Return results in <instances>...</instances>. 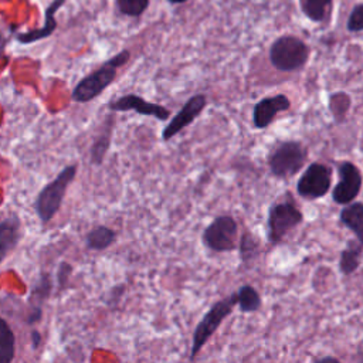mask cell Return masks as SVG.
I'll return each mask as SVG.
<instances>
[{
	"instance_id": "obj_27",
	"label": "cell",
	"mask_w": 363,
	"mask_h": 363,
	"mask_svg": "<svg viewBox=\"0 0 363 363\" xmlns=\"http://www.w3.org/2000/svg\"><path fill=\"white\" fill-rule=\"evenodd\" d=\"M43 313H44L43 306H30V311H28L27 318H26V323L30 325V326H33V325L41 322Z\"/></svg>"
},
{
	"instance_id": "obj_10",
	"label": "cell",
	"mask_w": 363,
	"mask_h": 363,
	"mask_svg": "<svg viewBox=\"0 0 363 363\" xmlns=\"http://www.w3.org/2000/svg\"><path fill=\"white\" fill-rule=\"evenodd\" d=\"M207 106V96L204 94L191 95L184 105L177 111V113L169 121V123L162 130V140L167 142L173 139L179 132L186 129L193 123Z\"/></svg>"
},
{
	"instance_id": "obj_25",
	"label": "cell",
	"mask_w": 363,
	"mask_h": 363,
	"mask_svg": "<svg viewBox=\"0 0 363 363\" xmlns=\"http://www.w3.org/2000/svg\"><path fill=\"white\" fill-rule=\"evenodd\" d=\"M346 28L350 33H359L363 31V3L356 4L346 21Z\"/></svg>"
},
{
	"instance_id": "obj_1",
	"label": "cell",
	"mask_w": 363,
	"mask_h": 363,
	"mask_svg": "<svg viewBox=\"0 0 363 363\" xmlns=\"http://www.w3.org/2000/svg\"><path fill=\"white\" fill-rule=\"evenodd\" d=\"M130 58L129 50H122L109 60H106L101 67H98L91 74L85 75L74 86L71 98L74 102L86 104L96 96H99L116 78L118 68L123 67Z\"/></svg>"
},
{
	"instance_id": "obj_23",
	"label": "cell",
	"mask_w": 363,
	"mask_h": 363,
	"mask_svg": "<svg viewBox=\"0 0 363 363\" xmlns=\"http://www.w3.org/2000/svg\"><path fill=\"white\" fill-rule=\"evenodd\" d=\"M302 13L313 23H320L326 18L332 0H299Z\"/></svg>"
},
{
	"instance_id": "obj_6",
	"label": "cell",
	"mask_w": 363,
	"mask_h": 363,
	"mask_svg": "<svg viewBox=\"0 0 363 363\" xmlns=\"http://www.w3.org/2000/svg\"><path fill=\"white\" fill-rule=\"evenodd\" d=\"M303 221V214L291 199L272 203L267 214V238L272 245L281 244L285 237Z\"/></svg>"
},
{
	"instance_id": "obj_18",
	"label": "cell",
	"mask_w": 363,
	"mask_h": 363,
	"mask_svg": "<svg viewBox=\"0 0 363 363\" xmlns=\"http://www.w3.org/2000/svg\"><path fill=\"white\" fill-rule=\"evenodd\" d=\"M362 252H363V244L359 240L349 241L346 244L339 258V269L343 275H350L357 269V267L360 265Z\"/></svg>"
},
{
	"instance_id": "obj_12",
	"label": "cell",
	"mask_w": 363,
	"mask_h": 363,
	"mask_svg": "<svg viewBox=\"0 0 363 363\" xmlns=\"http://www.w3.org/2000/svg\"><path fill=\"white\" fill-rule=\"evenodd\" d=\"M291 108V101L285 94L265 96L255 102L252 108V125L257 129H267L279 112Z\"/></svg>"
},
{
	"instance_id": "obj_21",
	"label": "cell",
	"mask_w": 363,
	"mask_h": 363,
	"mask_svg": "<svg viewBox=\"0 0 363 363\" xmlns=\"http://www.w3.org/2000/svg\"><path fill=\"white\" fill-rule=\"evenodd\" d=\"M237 306L240 309V312L242 313H252L259 311L261 305H262V299L259 292L250 284H244L241 285L237 291Z\"/></svg>"
},
{
	"instance_id": "obj_26",
	"label": "cell",
	"mask_w": 363,
	"mask_h": 363,
	"mask_svg": "<svg viewBox=\"0 0 363 363\" xmlns=\"http://www.w3.org/2000/svg\"><path fill=\"white\" fill-rule=\"evenodd\" d=\"M72 274V265L67 261H61L57 267V284L61 289L67 288L68 285V281H69V277Z\"/></svg>"
},
{
	"instance_id": "obj_11",
	"label": "cell",
	"mask_w": 363,
	"mask_h": 363,
	"mask_svg": "<svg viewBox=\"0 0 363 363\" xmlns=\"http://www.w3.org/2000/svg\"><path fill=\"white\" fill-rule=\"evenodd\" d=\"M106 108L112 112L135 111L139 115L152 116L160 122L167 121L172 113L166 106L146 101L145 98H142L140 95H136V94H125L116 99H112L106 104Z\"/></svg>"
},
{
	"instance_id": "obj_20",
	"label": "cell",
	"mask_w": 363,
	"mask_h": 363,
	"mask_svg": "<svg viewBox=\"0 0 363 363\" xmlns=\"http://www.w3.org/2000/svg\"><path fill=\"white\" fill-rule=\"evenodd\" d=\"M238 255L244 265L254 262L261 255V241L252 231H244L238 240Z\"/></svg>"
},
{
	"instance_id": "obj_7",
	"label": "cell",
	"mask_w": 363,
	"mask_h": 363,
	"mask_svg": "<svg viewBox=\"0 0 363 363\" xmlns=\"http://www.w3.org/2000/svg\"><path fill=\"white\" fill-rule=\"evenodd\" d=\"M201 242L213 252H231L238 248V224L228 214L217 216L201 233Z\"/></svg>"
},
{
	"instance_id": "obj_15",
	"label": "cell",
	"mask_w": 363,
	"mask_h": 363,
	"mask_svg": "<svg viewBox=\"0 0 363 363\" xmlns=\"http://www.w3.org/2000/svg\"><path fill=\"white\" fill-rule=\"evenodd\" d=\"M339 220L354 234L356 240L363 244V203L356 201L345 204L339 213Z\"/></svg>"
},
{
	"instance_id": "obj_5",
	"label": "cell",
	"mask_w": 363,
	"mask_h": 363,
	"mask_svg": "<svg viewBox=\"0 0 363 363\" xmlns=\"http://www.w3.org/2000/svg\"><path fill=\"white\" fill-rule=\"evenodd\" d=\"M306 157L308 150L299 140H284L269 150L267 164L277 179H289L303 167Z\"/></svg>"
},
{
	"instance_id": "obj_8",
	"label": "cell",
	"mask_w": 363,
	"mask_h": 363,
	"mask_svg": "<svg viewBox=\"0 0 363 363\" xmlns=\"http://www.w3.org/2000/svg\"><path fill=\"white\" fill-rule=\"evenodd\" d=\"M332 186V169L323 163H311L296 182V193L302 199L316 200L325 197Z\"/></svg>"
},
{
	"instance_id": "obj_3",
	"label": "cell",
	"mask_w": 363,
	"mask_h": 363,
	"mask_svg": "<svg viewBox=\"0 0 363 363\" xmlns=\"http://www.w3.org/2000/svg\"><path fill=\"white\" fill-rule=\"evenodd\" d=\"M234 306H237L235 292L216 301L210 306V309L203 315V318L196 325V329L193 332L189 360L196 359V356L203 349V346L208 342V339L216 333V330L221 326V323L227 319V316L231 315Z\"/></svg>"
},
{
	"instance_id": "obj_13",
	"label": "cell",
	"mask_w": 363,
	"mask_h": 363,
	"mask_svg": "<svg viewBox=\"0 0 363 363\" xmlns=\"http://www.w3.org/2000/svg\"><path fill=\"white\" fill-rule=\"evenodd\" d=\"M21 220L16 213L7 214L0 221V259L4 261L23 238Z\"/></svg>"
},
{
	"instance_id": "obj_2",
	"label": "cell",
	"mask_w": 363,
	"mask_h": 363,
	"mask_svg": "<svg viewBox=\"0 0 363 363\" xmlns=\"http://www.w3.org/2000/svg\"><path fill=\"white\" fill-rule=\"evenodd\" d=\"M77 176V164H67L37 194L33 206L43 225H47L61 208L67 190Z\"/></svg>"
},
{
	"instance_id": "obj_22",
	"label": "cell",
	"mask_w": 363,
	"mask_h": 363,
	"mask_svg": "<svg viewBox=\"0 0 363 363\" xmlns=\"http://www.w3.org/2000/svg\"><path fill=\"white\" fill-rule=\"evenodd\" d=\"M16 356V336L9 322L0 319V363H11Z\"/></svg>"
},
{
	"instance_id": "obj_14",
	"label": "cell",
	"mask_w": 363,
	"mask_h": 363,
	"mask_svg": "<svg viewBox=\"0 0 363 363\" xmlns=\"http://www.w3.org/2000/svg\"><path fill=\"white\" fill-rule=\"evenodd\" d=\"M64 1L65 0H54L45 9L44 26L41 28H35V30H30V31L16 34V40L21 44H31V43H35V41H40V40H44V38L50 37L54 33V30L57 28V21H55L54 14L57 13V10L61 9Z\"/></svg>"
},
{
	"instance_id": "obj_29",
	"label": "cell",
	"mask_w": 363,
	"mask_h": 363,
	"mask_svg": "<svg viewBox=\"0 0 363 363\" xmlns=\"http://www.w3.org/2000/svg\"><path fill=\"white\" fill-rule=\"evenodd\" d=\"M318 362H339L336 357H332V356H326V357H320V359H316Z\"/></svg>"
},
{
	"instance_id": "obj_19",
	"label": "cell",
	"mask_w": 363,
	"mask_h": 363,
	"mask_svg": "<svg viewBox=\"0 0 363 363\" xmlns=\"http://www.w3.org/2000/svg\"><path fill=\"white\" fill-rule=\"evenodd\" d=\"M52 278L47 271H43L38 274V277L34 279L31 291H30V296H28V302L30 306H43L44 302L50 298L51 292H52Z\"/></svg>"
},
{
	"instance_id": "obj_24",
	"label": "cell",
	"mask_w": 363,
	"mask_h": 363,
	"mask_svg": "<svg viewBox=\"0 0 363 363\" xmlns=\"http://www.w3.org/2000/svg\"><path fill=\"white\" fill-rule=\"evenodd\" d=\"M118 10L129 17L140 16L149 6V0H115Z\"/></svg>"
},
{
	"instance_id": "obj_17",
	"label": "cell",
	"mask_w": 363,
	"mask_h": 363,
	"mask_svg": "<svg viewBox=\"0 0 363 363\" xmlns=\"http://www.w3.org/2000/svg\"><path fill=\"white\" fill-rule=\"evenodd\" d=\"M112 116L108 118V123L105 125V129L95 138L89 147V162L94 166H101L109 147H111V140H112Z\"/></svg>"
},
{
	"instance_id": "obj_4",
	"label": "cell",
	"mask_w": 363,
	"mask_h": 363,
	"mask_svg": "<svg viewBox=\"0 0 363 363\" xmlns=\"http://www.w3.org/2000/svg\"><path fill=\"white\" fill-rule=\"evenodd\" d=\"M309 45L295 35H281L269 47L268 58L271 65L282 72L301 69L309 58Z\"/></svg>"
},
{
	"instance_id": "obj_31",
	"label": "cell",
	"mask_w": 363,
	"mask_h": 363,
	"mask_svg": "<svg viewBox=\"0 0 363 363\" xmlns=\"http://www.w3.org/2000/svg\"><path fill=\"white\" fill-rule=\"evenodd\" d=\"M167 1H170V3H173V4H177V3H184V1H187V0H167Z\"/></svg>"
},
{
	"instance_id": "obj_28",
	"label": "cell",
	"mask_w": 363,
	"mask_h": 363,
	"mask_svg": "<svg viewBox=\"0 0 363 363\" xmlns=\"http://www.w3.org/2000/svg\"><path fill=\"white\" fill-rule=\"evenodd\" d=\"M30 339H31V349L37 350L41 346L43 342V335L37 329H31L30 332Z\"/></svg>"
},
{
	"instance_id": "obj_16",
	"label": "cell",
	"mask_w": 363,
	"mask_h": 363,
	"mask_svg": "<svg viewBox=\"0 0 363 363\" xmlns=\"http://www.w3.org/2000/svg\"><path fill=\"white\" fill-rule=\"evenodd\" d=\"M116 240V231L108 225L99 224L85 234V245L92 251H104L109 248Z\"/></svg>"
},
{
	"instance_id": "obj_30",
	"label": "cell",
	"mask_w": 363,
	"mask_h": 363,
	"mask_svg": "<svg viewBox=\"0 0 363 363\" xmlns=\"http://www.w3.org/2000/svg\"><path fill=\"white\" fill-rule=\"evenodd\" d=\"M357 359L363 362V343H362V345L359 346V349H357Z\"/></svg>"
},
{
	"instance_id": "obj_9",
	"label": "cell",
	"mask_w": 363,
	"mask_h": 363,
	"mask_svg": "<svg viewBox=\"0 0 363 363\" xmlns=\"http://www.w3.org/2000/svg\"><path fill=\"white\" fill-rule=\"evenodd\" d=\"M339 182L332 191V199L337 204L352 203L362 190L363 176L360 169L352 162H340L337 164Z\"/></svg>"
}]
</instances>
